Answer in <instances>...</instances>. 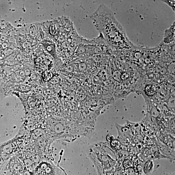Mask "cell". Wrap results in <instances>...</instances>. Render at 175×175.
<instances>
[{
    "label": "cell",
    "mask_w": 175,
    "mask_h": 175,
    "mask_svg": "<svg viewBox=\"0 0 175 175\" xmlns=\"http://www.w3.org/2000/svg\"><path fill=\"white\" fill-rule=\"evenodd\" d=\"M90 18L96 29L111 48L121 51L129 50L133 47L123 27L108 6L100 5Z\"/></svg>",
    "instance_id": "obj_1"
},
{
    "label": "cell",
    "mask_w": 175,
    "mask_h": 175,
    "mask_svg": "<svg viewBox=\"0 0 175 175\" xmlns=\"http://www.w3.org/2000/svg\"><path fill=\"white\" fill-rule=\"evenodd\" d=\"M19 175H31L28 171H24L22 174H20Z\"/></svg>",
    "instance_id": "obj_10"
},
{
    "label": "cell",
    "mask_w": 175,
    "mask_h": 175,
    "mask_svg": "<svg viewBox=\"0 0 175 175\" xmlns=\"http://www.w3.org/2000/svg\"><path fill=\"white\" fill-rule=\"evenodd\" d=\"M111 146L115 149H119L121 146V144L119 141L117 140H114L111 142Z\"/></svg>",
    "instance_id": "obj_7"
},
{
    "label": "cell",
    "mask_w": 175,
    "mask_h": 175,
    "mask_svg": "<svg viewBox=\"0 0 175 175\" xmlns=\"http://www.w3.org/2000/svg\"><path fill=\"white\" fill-rule=\"evenodd\" d=\"M129 74L127 73H124L121 76V79L123 80H125L128 78Z\"/></svg>",
    "instance_id": "obj_9"
},
{
    "label": "cell",
    "mask_w": 175,
    "mask_h": 175,
    "mask_svg": "<svg viewBox=\"0 0 175 175\" xmlns=\"http://www.w3.org/2000/svg\"><path fill=\"white\" fill-rule=\"evenodd\" d=\"M61 171L49 163L41 164L36 168L34 175H61Z\"/></svg>",
    "instance_id": "obj_2"
},
{
    "label": "cell",
    "mask_w": 175,
    "mask_h": 175,
    "mask_svg": "<svg viewBox=\"0 0 175 175\" xmlns=\"http://www.w3.org/2000/svg\"><path fill=\"white\" fill-rule=\"evenodd\" d=\"M175 22L173 23L169 28L167 29L165 32L163 42L166 44H168L175 41Z\"/></svg>",
    "instance_id": "obj_3"
},
{
    "label": "cell",
    "mask_w": 175,
    "mask_h": 175,
    "mask_svg": "<svg viewBox=\"0 0 175 175\" xmlns=\"http://www.w3.org/2000/svg\"><path fill=\"white\" fill-rule=\"evenodd\" d=\"M152 164L151 162H148L146 163L144 167V171L145 173H147L150 172L152 168Z\"/></svg>",
    "instance_id": "obj_5"
},
{
    "label": "cell",
    "mask_w": 175,
    "mask_h": 175,
    "mask_svg": "<svg viewBox=\"0 0 175 175\" xmlns=\"http://www.w3.org/2000/svg\"><path fill=\"white\" fill-rule=\"evenodd\" d=\"M132 163L130 160L128 159H126L124 161L123 163V166L125 168H128L131 166Z\"/></svg>",
    "instance_id": "obj_8"
},
{
    "label": "cell",
    "mask_w": 175,
    "mask_h": 175,
    "mask_svg": "<svg viewBox=\"0 0 175 175\" xmlns=\"http://www.w3.org/2000/svg\"><path fill=\"white\" fill-rule=\"evenodd\" d=\"M161 1L171 8L173 12H175V0H163Z\"/></svg>",
    "instance_id": "obj_6"
},
{
    "label": "cell",
    "mask_w": 175,
    "mask_h": 175,
    "mask_svg": "<svg viewBox=\"0 0 175 175\" xmlns=\"http://www.w3.org/2000/svg\"><path fill=\"white\" fill-rule=\"evenodd\" d=\"M145 91L147 95L152 96L156 93V89L153 85H149L146 87L145 88Z\"/></svg>",
    "instance_id": "obj_4"
}]
</instances>
